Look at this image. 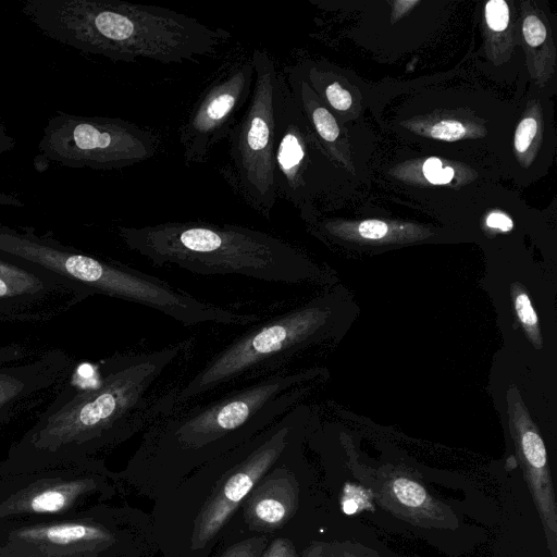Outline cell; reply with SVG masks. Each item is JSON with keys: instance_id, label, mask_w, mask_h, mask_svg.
I'll return each instance as SVG.
<instances>
[{"instance_id": "cell-10", "label": "cell", "mask_w": 557, "mask_h": 557, "mask_svg": "<svg viewBox=\"0 0 557 557\" xmlns=\"http://www.w3.org/2000/svg\"><path fill=\"white\" fill-rule=\"evenodd\" d=\"M113 543L111 530L86 511L0 521V557H99Z\"/></svg>"}, {"instance_id": "cell-22", "label": "cell", "mask_w": 557, "mask_h": 557, "mask_svg": "<svg viewBox=\"0 0 557 557\" xmlns=\"http://www.w3.org/2000/svg\"><path fill=\"white\" fill-rule=\"evenodd\" d=\"M516 310L520 321L524 325L534 327L537 324V315L527 294L521 293L517 296Z\"/></svg>"}, {"instance_id": "cell-17", "label": "cell", "mask_w": 557, "mask_h": 557, "mask_svg": "<svg viewBox=\"0 0 557 557\" xmlns=\"http://www.w3.org/2000/svg\"><path fill=\"white\" fill-rule=\"evenodd\" d=\"M466 129L460 122L457 121H441L435 124L431 129V136L436 139L454 141L462 138Z\"/></svg>"}, {"instance_id": "cell-18", "label": "cell", "mask_w": 557, "mask_h": 557, "mask_svg": "<svg viewBox=\"0 0 557 557\" xmlns=\"http://www.w3.org/2000/svg\"><path fill=\"white\" fill-rule=\"evenodd\" d=\"M324 96L332 108L346 111L351 106V96L339 83L334 82L324 88Z\"/></svg>"}, {"instance_id": "cell-19", "label": "cell", "mask_w": 557, "mask_h": 557, "mask_svg": "<svg viewBox=\"0 0 557 557\" xmlns=\"http://www.w3.org/2000/svg\"><path fill=\"white\" fill-rule=\"evenodd\" d=\"M537 123L532 117H527L520 122L515 136V146L519 152H524L530 146L536 134Z\"/></svg>"}, {"instance_id": "cell-3", "label": "cell", "mask_w": 557, "mask_h": 557, "mask_svg": "<svg viewBox=\"0 0 557 557\" xmlns=\"http://www.w3.org/2000/svg\"><path fill=\"white\" fill-rule=\"evenodd\" d=\"M117 230L125 245L154 267L175 264L200 275H243L281 284L300 283L310 275L297 248L243 225L187 221Z\"/></svg>"}, {"instance_id": "cell-13", "label": "cell", "mask_w": 557, "mask_h": 557, "mask_svg": "<svg viewBox=\"0 0 557 557\" xmlns=\"http://www.w3.org/2000/svg\"><path fill=\"white\" fill-rule=\"evenodd\" d=\"M523 455L532 469L536 472L544 471L546 467V449L541 436L527 431L521 438Z\"/></svg>"}, {"instance_id": "cell-14", "label": "cell", "mask_w": 557, "mask_h": 557, "mask_svg": "<svg viewBox=\"0 0 557 557\" xmlns=\"http://www.w3.org/2000/svg\"><path fill=\"white\" fill-rule=\"evenodd\" d=\"M393 493L403 505L412 508L422 506L428 496L420 484L406 478L393 482Z\"/></svg>"}, {"instance_id": "cell-15", "label": "cell", "mask_w": 557, "mask_h": 557, "mask_svg": "<svg viewBox=\"0 0 557 557\" xmlns=\"http://www.w3.org/2000/svg\"><path fill=\"white\" fill-rule=\"evenodd\" d=\"M485 15L488 26L493 30L502 32L509 21L508 5L504 0H491L486 3Z\"/></svg>"}, {"instance_id": "cell-1", "label": "cell", "mask_w": 557, "mask_h": 557, "mask_svg": "<svg viewBox=\"0 0 557 557\" xmlns=\"http://www.w3.org/2000/svg\"><path fill=\"white\" fill-rule=\"evenodd\" d=\"M193 337L158 350L120 356L108 362L100 383L76 395L26 440L22 467L83 460L123 441L168 411L161 379L193 351Z\"/></svg>"}, {"instance_id": "cell-6", "label": "cell", "mask_w": 557, "mask_h": 557, "mask_svg": "<svg viewBox=\"0 0 557 557\" xmlns=\"http://www.w3.org/2000/svg\"><path fill=\"white\" fill-rule=\"evenodd\" d=\"M159 138L136 123L58 111L47 122L38 151L63 166L117 170L154 157Z\"/></svg>"}, {"instance_id": "cell-27", "label": "cell", "mask_w": 557, "mask_h": 557, "mask_svg": "<svg viewBox=\"0 0 557 557\" xmlns=\"http://www.w3.org/2000/svg\"><path fill=\"white\" fill-rule=\"evenodd\" d=\"M16 146V139L8 132L4 124L0 121V154L13 150Z\"/></svg>"}, {"instance_id": "cell-24", "label": "cell", "mask_w": 557, "mask_h": 557, "mask_svg": "<svg viewBox=\"0 0 557 557\" xmlns=\"http://www.w3.org/2000/svg\"><path fill=\"white\" fill-rule=\"evenodd\" d=\"M21 384L17 381H13L10 377L0 375V405L5 404L12 397H14L18 389L21 388Z\"/></svg>"}, {"instance_id": "cell-20", "label": "cell", "mask_w": 557, "mask_h": 557, "mask_svg": "<svg viewBox=\"0 0 557 557\" xmlns=\"http://www.w3.org/2000/svg\"><path fill=\"white\" fill-rule=\"evenodd\" d=\"M523 34L531 47H537L546 38V28L536 16L530 15L524 20Z\"/></svg>"}, {"instance_id": "cell-16", "label": "cell", "mask_w": 557, "mask_h": 557, "mask_svg": "<svg viewBox=\"0 0 557 557\" xmlns=\"http://www.w3.org/2000/svg\"><path fill=\"white\" fill-rule=\"evenodd\" d=\"M425 177L433 184H446L454 177V170L449 166L442 168V162L437 158H430L423 165Z\"/></svg>"}, {"instance_id": "cell-11", "label": "cell", "mask_w": 557, "mask_h": 557, "mask_svg": "<svg viewBox=\"0 0 557 557\" xmlns=\"http://www.w3.org/2000/svg\"><path fill=\"white\" fill-rule=\"evenodd\" d=\"M281 469H276L269 480L260 486L248 503V513L260 527L275 528L286 521L292 512L290 487H277Z\"/></svg>"}, {"instance_id": "cell-28", "label": "cell", "mask_w": 557, "mask_h": 557, "mask_svg": "<svg viewBox=\"0 0 557 557\" xmlns=\"http://www.w3.org/2000/svg\"><path fill=\"white\" fill-rule=\"evenodd\" d=\"M0 206L23 207L24 202L14 195L0 191Z\"/></svg>"}, {"instance_id": "cell-23", "label": "cell", "mask_w": 557, "mask_h": 557, "mask_svg": "<svg viewBox=\"0 0 557 557\" xmlns=\"http://www.w3.org/2000/svg\"><path fill=\"white\" fill-rule=\"evenodd\" d=\"M359 233L364 238H382L387 233V225L382 221L368 220L359 225Z\"/></svg>"}, {"instance_id": "cell-9", "label": "cell", "mask_w": 557, "mask_h": 557, "mask_svg": "<svg viewBox=\"0 0 557 557\" xmlns=\"http://www.w3.org/2000/svg\"><path fill=\"white\" fill-rule=\"evenodd\" d=\"M253 81L250 54L230 63L206 86L178 132L186 166L206 162L213 147L226 139L250 97Z\"/></svg>"}, {"instance_id": "cell-5", "label": "cell", "mask_w": 557, "mask_h": 557, "mask_svg": "<svg viewBox=\"0 0 557 557\" xmlns=\"http://www.w3.org/2000/svg\"><path fill=\"white\" fill-rule=\"evenodd\" d=\"M255 81L240 117L226 139L228 161L222 176L252 210L270 219L276 205L274 182L275 102L280 69L268 51L252 53Z\"/></svg>"}, {"instance_id": "cell-8", "label": "cell", "mask_w": 557, "mask_h": 557, "mask_svg": "<svg viewBox=\"0 0 557 557\" xmlns=\"http://www.w3.org/2000/svg\"><path fill=\"white\" fill-rule=\"evenodd\" d=\"M306 418L305 407L295 406L269 428L240 444L236 463L196 520L193 536L196 548L219 532L255 484L287 451L304 430Z\"/></svg>"}, {"instance_id": "cell-2", "label": "cell", "mask_w": 557, "mask_h": 557, "mask_svg": "<svg viewBox=\"0 0 557 557\" xmlns=\"http://www.w3.org/2000/svg\"><path fill=\"white\" fill-rule=\"evenodd\" d=\"M21 11L48 38L121 62H195L231 37L169 8L121 0H24Z\"/></svg>"}, {"instance_id": "cell-7", "label": "cell", "mask_w": 557, "mask_h": 557, "mask_svg": "<svg viewBox=\"0 0 557 557\" xmlns=\"http://www.w3.org/2000/svg\"><path fill=\"white\" fill-rule=\"evenodd\" d=\"M102 487L86 459L13 469L0 479V521L71 517Z\"/></svg>"}, {"instance_id": "cell-21", "label": "cell", "mask_w": 557, "mask_h": 557, "mask_svg": "<svg viewBox=\"0 0 557 557\" xmlns=\"http://www.w3.org/2000/svg\"><path fill=\"white\" fill-rule=\"evenodd\" d=\"M264 539H253L233 546L222 557H258Z\"/></svg>"}, {"instance_id": "cell-25", "label": "cell", "mask_w": 557, "mask_h": 557, "mask_svg": "<svg viewBox=\"0 0 557 557\" xmlns=\"http://www.w3.org/2000/svg\"><path fill=\"white\" fill-rule=\"evenodd\" d=\"M264 557H295V554L288 541L285 539H278L273 542Z\"/></svg>"}, {"instance_id": "cell-26", "label": "cell", "mask_w": 557, "mask_h": 557, "mask_svg": "<svg viewBox=\"0 0 557 557\" xmlns=\"http://www.w3.org/2000/svg\"><path fill=\"white\" fill-rule=\"evenodd\" d=\"M486 224L490 227L499 228L504 232L512 228V221L507 215L498 212L491 213L486 219Z\"/></svg>"}, {"instance_id": "cell-29", "label": "cell", "mask_w": 557, "mask_h": 557, "mask_svg": "<svg viewBox=\"0 0 557 557\" xmlns=\"http://www.w3.org/2000/svg\"><path fill=\"white\" fill-rule=\"evenodd\" d=\"M357 503L351 499H347L343 503V510L347 515L355 513L357 511Z\"/></svg>"}, {"instance_id": "cell-4", "label": "cell", "mask_w": 557, "mask_h": 557, "mask_svg": "<svg viewBox=\"0 0 557 557\" xmlns=\"http://www.w3.org/2000/svg\"><path fill=\"white\" fill-rule=\"evenodd\" d=\"M309 379L308 372L285 370L162 414L147 426L144 449L202 458L240 445L297 406Z\"/></svg>"}, {"instance_id": "cell-12", "label": "cell", "mask_w": 557, "mask_h": 557, "mask_svg": "<svg viewBox=\"0 0 557 557\" xmlns=\"http://www.w3.org/2000/svg\"><path fill=\"white\" fill-rule=\"evenodd\" d=\"M37 280L23 270L0 261V298L35 290Z\"/></svg>"}]
</instances>
